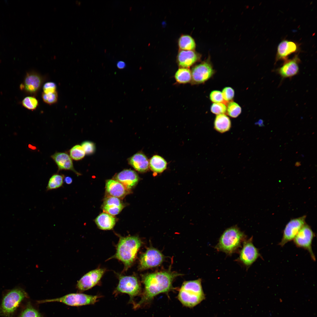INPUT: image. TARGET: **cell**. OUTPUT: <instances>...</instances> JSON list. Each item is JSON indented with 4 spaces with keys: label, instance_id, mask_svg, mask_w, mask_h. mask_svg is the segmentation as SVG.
<instances>
[{
    "label": "cell",
    "instance_id": "39",
    "mask_svg": "<svg viewBox=\"0 0 317 317\" xmlns=\"http://www.w3.org/2000/svg\"><path fill=\"white\" fill-rule=\"evenodd\" d=\"M117 66L118 68L119 69H123L125 67L126 64L123 61H119L117 63Z\"/></svg>",
    "mask_w": 317,
    "mask_h": 317
},
{
    "label": "cell",
    "instance_id": "11",
    "mask_svg": "<svg viewBox=\"0 0 317 317\" xmlns=\"http://www.w3.org/2000/svg\"><path fill=\"white\" fill-rule=\"evenodd\" d=\"M105 271V269L99 268L87 273L78 281L77 288L80 291H84L92 288L99 283Z\"/></svg>",
    "mask_w": 317,
    "mask_h": 317
},
{
    "label": "cell",
    "instance_id": "10",
    "mask_svg": "<svg viewBox=\"0 0 317 317\" xmlns=\"http://www.w3.org/2000/svg\"><path fill=\"white\" fill-rule=\"evenodd\" d=\"M306 216L303 215L291 219L286 225L281 240L279 245L281 247L294 239L299 231L306 223Z\"/></svg>",
    "mask_w": 317,
    "mask_h": 317
},
{
    "label": "cell",
    "instance_id": "30",
    "mask_svg": "<svg viewBox=\"0 0 317 317\" xmlns=\"http://www.w3.org/2000/svg\"><path fill=\"white\" fill-rule=\"evenodd\" d=\"M241 108L237 103L234 102H230L227 108V114L233 118L237 117L241 113Z\"/></svg>",
    "mask_w": 317,
    "mask_h": 317
},
{
    "label": "cell",
    "instance_id": "8",
    "mask_svg": "<svg viewBox=\"0 0 317 317\" xmlns=\"http://www.w3.org/2000/svg\"><path fill=\"white\" fill-rule=\"evenodd\" d=\"M163 260L164 256L159 250L150 247L140 256L139 269L142 271L158 266L162 263Z\"/></svg>",
    "mask_w": 317,
    "mask_h": 317
},
{
    "label": "cell",
    "instance_id": "20",
    "mask_svg": "<svg viewBox=\"0 0 317 317\" xmlns=\"http://www.w3.org/2000/svg\"><path fill=\"white\" fill-rule=\"evenodd\" d=\"M124 207L119 198L109 196L104 199L102 209L104 212L113 216L119 213Z\"/></svg>",
    "mask_w": 317,
    "mask_h": 317
},
{
    "label": "cell",
    "instance_id": "18",
    "mask_svg": "<svg viewBox=\"0 0 317 317\" xmlns=\"http://www.w3.org/2000/svg\"><path fill=\"white\" fill-rule=\"evenodd\" d=\"M106 192L109 196L119 198H124L129 191L121 183L113 179L107 180L105 186Z\"/></svg>",
    "mask_w": 317,
    "mask_h": 317
},
{
    "label": "cell",
    "instance_id": "16",
    "mask_svg": "<svg viewBox=\"0 0 317 317\" xmlns=\"http://www.w3.org/2000/svg\"><path fill=\"white\" fill-rule=\"evenodd\" d=\"M115 178L129 190L136 185L139 180L138 176L136 172L130 170L121 171L116 176Z\"/></svg>",
    "mask_w": 317,
    "mask_h": 317
},
{
    "label": "cell",
    "instance_id": "24",
    "mask_svg": "<svg viewBox=\"0 0 317 317\" xmlns=\"http://www.w3.org/2000/svg\"><path fill=\"white\" fill-rule=\"evenodd\" d=\"M231 126L229 118L225 114L217 115L214 122L215 129L220 133H224L228 131Z\"/></svg>",
    "mask_w": 317,
    "mask_h": 317
},
{
    "label": "cell",
    "instance_id": "22",
    "mask_svg": "<svg viewBox=\"0 0 317 317\" xmlns=\"http://www.w3.org/2000/svg\"><path fill=\"white\" fill-rule=\"evenodd\" d=\"M177 59L179 66L187 68L197 61L198 56L193 50H182L179 52Z\"/></svg>",
    "mask_w": 317,
    "mask_h": 317
},
{
    "label": "cell",
    "instance_id": "26",
    "mask_svg": "<svg viewBox=\"0 0 317 317\" xmlns=\"http://www.w3.org/2000/svg\"><path fill=\"white\" fill-rule=\"evenodd\" d=\"M175 77L176 81L179 83L189 82L191 80V71L187 68H179L176 72Z\"/></svg>",
    "mask_w": 317,
    "mask_h": 317
},
{
    "label": "cell",
    "instance_id": "34",
    "mask_svg": "<svg viewBox=\"0 0 317 317\" xmlns=\"http://www.w3.org/2000/svg\"><path fill=\"white\" fill-rule=\"evenodd\" d=\"M210 110L212 113L216 114H224L227 111V107L222 103H213L211 105Z\"/></svg>",
    "mask_w": 317,
    "mask_h": 317
},
{
    "label": "cell",
    "instance_id": "37",
    "mask_svg": "<svg viewBox=\"0 0 317 317\" xmlns=\"http://www.w3.org/2000/svg\"><path fill=\"white\" fill-rule=\"evenodd\" d=\"M56 85L52 82H48L44 84L43 87L44 93L46 94L53 93L56 91Z\"/></svg>",
    "mask_w": 317,
    "mask_h": 317
},
{
    "label": "cell",
    "instance_id": "1",
    "mask_svg": "<svg viewBox=\"0 0 317 317\" xmlns=\"http://www.w3.org/2000/svg\"><path fill=\"white\" fill-rule=\"evenodd\" d=\"M180 275L170 271L143 275L141 278L144 286V291L141 300L134 304V307H139L150 301L156 295L169 291L172 288L174 279Z\"/></svg>",
    "mask_w": 317,
    "mask_h": 317
},
{
    "label": "cell",
    "instance_id": "28",
    "mask_svg": "<svg viewBox=\"0 0 317 317\" xmlns=\"http://www.w3.org/2000/svg\"><path fill=\"white\" fill-rule=\"evenodd\" d=\"M178 45L180 48L183 50H192L195 47V43L194 39L188 35H183L180 37L178 41Z\"/></svg>",
    "mask_w": 317,
    "mask_h": 317
},
{
    "label": "cell",
    "instance_id": "5",
    "mask_svg": "<svg viewBox=\"0 0 317 317\" xmlns=\"http://www.w3.org/2000/svg\"><path fill=\"white\" fill-rule=\"evenodd\" d=\"M27 296L25 291L20 288H15L8 291L4 297L0 306V314L5 317L11 316Z\"/></svg>",
    "mask_w": 317,
    "mask_h": 317
},
{
    "label": "cell",
    "instance_id": "13",
    "mask_svg": "<svg viewBox=\"0 0 317 317\" xmlns=\"http://www.w3.org/2000/svg\"><path fill=\"white\" fill-rule=\"evenodd\" d=\"M214 71L211 64L207 62L195 65L191 71L192 83L199 84L205 82L211 77Z\"/></svg>",
    "mask_w": 317,
    "mask_h": 317
},
{
    "label": "cell",
    "instance_id": "14",
    "mask_svg": "<svg viewBox=\"0 0 317 317\" xmlns=\"http://www.w3.org/2000/svg\"><path fill=\"white\" fill-rule=\"evenodd\" d=\"M300 61L298 55L291 59L285 60L282 66L277 69V73L283 79L291 77L296 75L299 71Z\"/></svg>",
    "mask_w": 317,
    "mask_h": 317
},
{
    "label": "cell",
    "instance_id": "21",
    "mask_svg": "<svg viewBox=\"0 0 317 317\" xmlns=\"http://www.w3.org/2000/svg\"><path fill=\"white\" fill-rule=\"evenodd\" d=\"M129 162L135 170L141 172L147 171L149 167V161L147 157L141 153L134 155L130 159Z\"/></svg>",
    "mask_w": 317,
    "mask_h": 317
},
{
    "label": "cell",
    "instance_id": "38",
    "mask_svg": "<svg viewBox=\"0 0 317 317\" xmlns=\"http://www.w3.org/2000/svg\"><path fill=\"white\" fill-rule=\"evenodd\" d=\"M81 146L84 150L85 154H90L93 152L94 150V144L88 141H85L82 143Z\"/></svg>",
    "mask_w": 317,
    "mask_h": 317
},
{
    "label": "cell",
    "instance_id": "2",
    "mask_svg": "<svg viewBox=\"0 0 317 317\" xmlns=\"http://www.w3.org/2000/svg\"><path fill=\"white\" fill-rule=\"evenodd\" d=\"M142 245L140 239L136 236L121 237L116 246L115 254L110 257L122 262L124 271H127L133 264Z\"/></svg>",
    "mask_w": 317,
    "mask_h": 317
},
{
    "label": "cell",
    "instance_id": "27",
    "mask_svg": "<svg viewBox=\"0 0 317 317\" xmlns=\"http://www.w3.org/2000/svg\"><path fill=\"white\" fill-rule=\"evenodd\" d=\"M65 176L63 175L55 174L50 178L46 187L47 191L57 189L63 186Z\"/></svg>",
    "mask_w": 317,
    "mask_h": 317
},
{
    "label": "cell",
    "instance_id": "19",
    "mask_svg": "<svg viewBox=\"0 0 317 317\" xmlns=\"http://www.w3.org/2000/svg\"><path fill=\"white\" fill-rule=\"evenodd\" d=\"M298 46L296 43L287 40H284L278 45L276 56V61L286 60L291 54L296 52Z\"/></svg>",
    "mask_w": 317,
    "mask_h": 317
},
{
    "label": "cell",
    "instance_id": "17",
    "mask_svg": "<svg viewBox=\"0 0 317 317\" xmlns=\"http://www.w3.org/2000/svg\"><path fill=\"white\" fill-rule=\"evenodd\" d=\"M57 165L58 171L68 170L72 171L77 175H80L74 168L72 158L70 156L65 152H56L51 156Z\"/></svg>",
    "mask_w": 317,
    "mask_h": 317
},
{
    "label": "cell",
    "instance_id": "12",
    "mask_svg": "<svg viewBox=\"0 0 317 317\" xmlns=\"http://www.w3.org/2000/svg\"><path fill=\"white\" fill-rule=\"evenodd\" d=\"M259 256L258 249L252 242V237L245 240L240 252L239 260L247 267L250 266Z\"/></svg>",
    "mask_w": 317,
    "mask_h": 317
},
{
    "label": "cell",
    "instance_id": "15",
    "mask_svg": "<svg viewBox=\"0 0 317 317\" xmlns=\"http://www.w3.org/2000/svg\"><path fill=\"white\" fill-rule=\"evenodd\" d=\"M42 77L37 73H28L24 79L23 83L20 85L21 89H24L28 93H36L40 89L43 83Z\"/></svg>",
    "mask_w": 317,
    "mask_h": 317
},
{
    "label": "cell",
    "instance_id": "32",
    "mask_svg": "<svg viewBox=\"0 0 317 317\" xmlns=\"http://www.w3.org/2000/svg\"><path fill=\"white\" fill-rule=\"evenodd\" d=\"M19 317H42V316L37 310L31 304H28L22 312Z\"/></svg>",
    "mask_w": 317,
    "mask_h": 317
},
{
    "label": "cell",
    "instance_id": "31",
    "mask_svg": "<svg viewBox=\"0 0 317 317\" xmlns=\"http://www.w3.org/2000/svg\"><path fill=\"white\" fill-rule=\"evenodd\" d=\"M22 105L28 109L33 110L35 109L38 105L37 100L33 96L27 97L22 101Z\"/></svg>",
    "mask_w": 317,
    "mask_h": 317
},
{
    "label": "cell",
    "instance_id": "3",
    "mask_svg": "<svg viewBox=\"0 0 317 317\" xmlns=\"http://www.w3.org/2000/svg\"><path fill=\"white\" fill-rule=\"evenodd\" d=\"M178 296L179 301L185 306L193 308L199 304L205 298L201 280L199 279L184 282Z\"/></svg>",
    "mask_w": 317,
    "mask_h": 317
},
{
    "label": "cell",
    "instance_id": "41",
    "mask_svg": "<svg viewBox=\"0 0 317 317\" xmlns=\"http://www.w3.org/2000/svg\"><path fill=\"white\" fill-rule=\"evenodd\" d=\"M301 165V162H297L295 163V166L296 167H299Z\"/></svg>",
    "mask_w": 317,
    "mask_h": 317
},
{
    "label": "cell",
    "instance_id": "29",
    "mask_svg": "<svg viewBox=\"0 0 317 317\" xmlns=\"http://www.w3.org/2000/svg\"><path fill=\"white\" fill-rule=\"evenodd\" d=\"M70 156L74 160L77 161L82 158L85 153L81 145H76L72 148L69 151Z\"/></svg>",
    "mask_w": 317,
    "mask_h": 317
},
{
    "label": "cell",
    "instance_id": "35",
    "mask_svg": "<svg viewBox=\"0 0 317 317\" xmlns=\"http://www.w3.org/2000/svg\"><path fill=\"white\" fill-rule=\"evenodd\" d=\"M210 100L214 103L224 102V100L222 93L218 90H213L210 94Z\"/></svg>",
    "mask_w": 317,
    "mask_h": 317
},
{
    "label": "cell",
    "instance_id": "6",
    "mask_svg": "<svg viewBox=\"0 0 317 317\" xmlns=\"http://www.w3.org/2000/svg\"><path fill=\"white\" fill-rule=\"evenodd\" d=\"M99 298L98 296L90 295L82 293H71L59 298L38 301L37 302L38 303H41L57 302L69 306H78L94 304L97 301Z\"/></svg>",
    "mask_w": 317,
    "mask_h": 317
},
{
    "label": "cell",
    "instance_id": "36",
    "mask_svg": "<svg viewBox=\"0 0 317 317\" xmlns=\"http://www.w3.org/2000/svg\"><path fill=\"white\" fill-rule=\"evenodd\" d=\"M222 93L223 99L225 102L231 100L235 95L234 90L230 87H225L222 90Z\"/></svg>",
    "mask_w": 317,
    "mask_h": 317
},
{
    "label": "cell",
    "instance_id": "4",
    "mask_svg": "<svg viewBox=\"0 0 317 317\" xmlns=\"http://www.w3.org/2000/svg\"><path fill=\"white\" fill-rule=\"evenodd\" d=\"M245 239L244 234L239 228L232 227L224 232L215 248L218 251L230 255L237 250Z\"/></svg>",
    "mask_w": 317,
    "mask_h": 317
},
{
    "label": "cell",
    "instance_id": "23",
    "mask_svg": "<svg viewBox=\"0 0 317 317\" xmlns=\"http://www.w3.org/2000/svg\"><path fill=\"white\" fill-rule=\"evenodd\" d=\"M95 222L100 229L108 230L113 228L115 224L116 220L113 215L104 212L96 217Z\"/></svg>",
    "mask_w": 317,
    "mask_h": 317
},
{
    "label": "cell",
    "instance_id": "40",
    "mask_svg": "<svg viewBox=\"0 0 317 317\" xmlns=\"http://www.w3.org/2000/svg\"><path fill=\"white\" fill-rule=\"evenodd\" d=\"M64 181L67 184H70L72 183V179L71 177L68 176L64 178Z\"/></svg>",
    "mask_w": 317,
    "mask_h": 317
},
{
    "label": "cell",
    "instance_id": "25",
    "mask_svg": "<svg viewBox=\"0 0 317 317\" xmlns=\"http://www.w3.org/2000/svg\"><path fill=\"white\" fill-rule=\"evenodd\" d=\"M167 163L161 156L158 155L153 156L149 161V167L155 173L162 172L167 168Z\"/></svg>",
    "mask_w": 317,
    "mask_h": 317
},
{
    "label": "cell",
    "instance_id": "33",
    "mask_svg": "<svg viewBox=\"0 0 317 317\" xmlns=\"http://www.w3.org/2000/svg\"><path fill=\"white\" fill-rule=\"evenodd\" d=\"M42 97L45 102L49 104H52L55 103L57 101L58 94L56 91L53 93L47 94L43 92Z\"/></svg>",
    "mask_w": 317,
    "mask_h": 317
},
{
    "label": "cell",
    "instance_id": "9",
    "mask_svg": "<svg viewBox=\"0 0 317 317\" xmlns=\"http://www.w3.org/2000/svg\"><path fill=\"white\" fill-rule=\"evenodd\" d=\"M315 235L310 227L306 224L301 228L294 239V242L298 247L303 248L309 252L312 259L316 258L312 248V243Z\"/></svg>",
    "mask_w": 317,
    "mask_h": 317
},
{
    "label": "cell",
    "instance_id": "7",
    "mask_svg": "<svg viewBox=\"0 0 317 317\" xmlns=\"http://www.w3.org/2000/svg\"><path fill=\"white\" fill-rule=\"evenodd\" d=\"M119 282L116 288L117 292L128 294L130 297V301L132 302L134 297L140 293V284L135 276L119 275Z\"/></svg>",
    "mask_w": 317,
    "mask_h": 317
}]
</instances>
